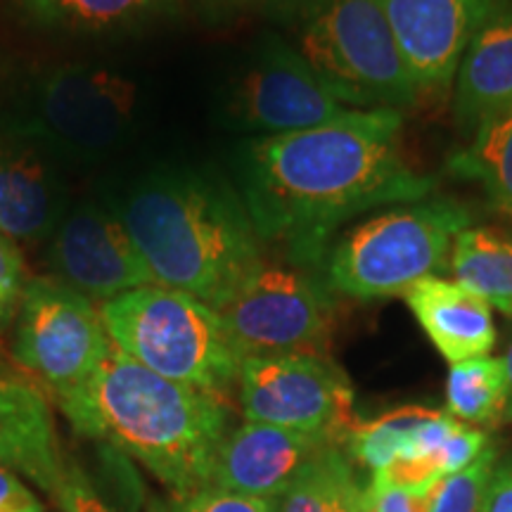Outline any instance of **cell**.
Listing matches in <instances>:
<instances>
[{
    "label": "cell",
    "mask_w": 512,
    "mask_h": 512,
    "mask_svg": "<svg viewBox=\"0 0 512 512\" xmlns=\"http://www.w3.org/2000/svg\"><path fill=\"white\" fill-rule=\"evenodd\" d=\"M361 512H377L375 505H373V498H370V494H368V486H366V498H363Z\"/></svg>",
    "instance_id": "cell-35"
},
{
    "label": "cell",
    "mask_w": 512,
    "mask_h": 512,
    "mask_svg": "<svg viewBox=\"0 0 512 512\" xmlns=\"http://www.w3.org/2000/svg\"><path fill=\"white\" fill-rule=\"evenodd\" d=\"M434 413L437 408L403 406L373 420L354 422L344 437V451L351 463L366 467L370 475H375L411 453L415 437Z\"/></svg>",
    "instance_id": "cell-25"
},
{
    "label": "cell",
    "mask_w": 512,
    "mask_h": 512,
    "mask_svg": "<svg viewBox=\"0 0 512 512\" xmlns=\"http://www.w3.org/2000/svg\"><path fill=\"white\" fill-rule=\"evenodd\" d=\"M448 259L456 283L512 318V238L496 228L467 226L453 240Z\"/></svg>",
    "instance_id": "cell-20"
},
{
    "label": "cell",
    "mask_w": 512,
    "mask_h": 512,
    "mask_svg": "<svg viewBox=\"0 0 512 512\" xmlns=\"http://www.w3.org/2000/svg\"><path fill=\"white\" fill-rule=\"evenodd\" d=\"M354 112L304 55L278 36H268L254 50L226 98L230 124L259 136L309 131Z\"/></svg>",
    "instance_id": "cell-11"
},
{
    "label": "cell",
    "mask_w": 512,
    "mask_h": 512,
    "mask_svg": "<svg viewBox=\"0 0 512 512\" xmlns=\"http://www.w3.org/2000/svg\"><path fill=\"white\" fill-rule=\"evenodd\" d=\"M294 17V48L349 107L399 112L418 100L380 0H309Z\"/></svg>",
    "instance_id": "cell-7"
},
{
    "label": "cell",
    "mask_w": 512,
    "mask_h": 512,
    "mask_svg": "<svg viewBox=\"0 0 512 512\" xmlns=\"http://www.w3.org/2000/svg\"><path fill=\"white\" fill-rule=\"evenodd\" d=\"M138 88L128 76L88 62L27 69L0 100V133L46 150L57 162L93 164L131 136Z\"/></svg>",
    "instance_id": "cell-4"
},
{
    "label": "cell",
    "mask_w": 512,
    "mask_h": 512,
    "mask_svg": "<svg viewBox=\"0 0 512 512\" xmlns=\"http://www.w3.org/2000/svg\"><path fill=\"white\" fill-rule=\"evenodd\" d=\"M150 512H275V503L207 486L190 494L155 498L150 503Z\"/></svg>",
    "instance_id": "cell-27"
},
{
    "label": "cell",
    "mask_w": 512,
    "mask_h": 512,
    "mask_svg": "<svg viewBox=\"0 0 512 512\" xmlns=\"http://www.w3.org/2000/svg\"><path fill=\"white\" fill-rule=\"evenodd\" d=\"M98 311L112 347L152 373L216 396L235 387L242 358L219 313L200 299L143 285Z\"/></svg>",
    "instance_id": "cell-5"
},
{
    "label": "cell",
    "mask_w": 512,
    "mask_h": 512,
    "mask_svg": "<svg viewBox=\"0 0 512 512\" xmlns=\"http://www.w3.org/2000/svg\"><path fill=\"white\" fill-rule=\"evenodd\" d=\"M482 512H512V460L496 463L486 486Z\"/></svg>",
    "instance_id": "cell-31"
},
{
    "label": "cell",
    "mask_w": 512,
    "mask_h": 512,
    "mask_svg": "<svg viewBox=\"0 0 512 512\" xmlns=\"http://www.w3.org/2000/svg\"><path fill=\"white\" fill-rule=\"evenodd\" d=\"M195 3L200 5L204 12H209V15L226 17V15H233V12H238V10L249 8V5L259 3V0H195Z\"/></svg>",
    "instance_id": "cell-32"
},
{
    "label": "cell",
    "mask_w": 512,
    "mask_h": 512,
    "mask_svg": "<svg viewBox=\"0 0 512 512\" xmlns=\"http://www.w3.org/2000/svg\"><path fill=\"white\" fill-rule=\"evenodd\" d=\"M401 124L396 110H358L309 131L247 140L235 164L238 192L261 242L302 266L318 264L344 221L425 200L434 183L403 159Z\"/></svg>",
    "instance_id": "cell-1"
},
{
    "label": "cell",
    "mask_w": 512,
    "mask_h": 512,
    "mask_svg": "<svg viewBox=\"0 0 512 512\" xmlns=\"http://www.w3.org/2000/svg\"><path fill=\"white\" fill-rule=\"evenodd\" d=\"M498 451L491 444L475 463L441 477L430 491V512H482L486 486L494 475Z\"/></svg>",
    "instance_id": "cell-26"
},
{
    "label": "cell",
    "mask_w": 512,
    "mask_h": 512,
    "mask_svg": "<svg viewBox=\"0 0 512 512\" xmlns=\"http://www.w3.org/2000/svg\"><path fill=\"white\" fill-rule=\"evenodd\" d=\"M64 463L48 399L0 361V465L55 496Z\"/></svg>",
    "instance_id": "cell-16"
},
{
    "label": "cell",
    "mask_w": 512,
    "mask_h": 512,
    "mask_svg": "<svg viewBox=\"0 0 512 512\" xmlns=\"http://www.w3.org/2000/svg\"><path fill=\"white\" fill-rule=\"evenodd\" d=\"M0 512H43V503L27 482L0 465Z\"/></svg>",
    "instance_id": "cell-30"
},
{
    "label": "cell",
    "mask_w": 512,
    "mask_h": 512,
    "mask_svg": "<svg viewBox=\"0 0 512 512\" xmlns=\"http://www.w3.org/2000/svg\"><path fill=\"white\" fill-rule=\"evenodd\" d=\"M110 204L152 285L190 294L211 309L266 259L240 192L209 171L159 166Z\"/></svg>",
    "instance_id": "cell-2"
},
{
    "label": "cell",
    "mask_w": 512,
    "mask_h": 512,
    "mask_svg": "<svg viewBox=\"0 0 512 512\" xmlns=\"http://www.w3.org/2000/svg\"><path fill=\"white\" fill-rule=\"evenodd\" d=\"M268 3H271L278 12H283V15H297L309 0H268Z\"/></svg>",
    "instance_id": "cell-33"
},
{
    "label": "cell",
    "mask_w": 512,
    "mask_h": 512,
    "mask_svg": "<svg viewBox=\"0 0 512 512\" xmlns=\"http://www.w3.org/2000/svg\"><path fill=\"white\" fill-rule=\"evenodd\" d=\"M430 491H406L370 479L368 494L377 512H430Z\"/></svg>",
    "instance_id": "cell-29"
},
{
    "label": "cell",
    "mask_w": 512,
    "mask_h": 512,
    "mask_svg": "<svg viewBox=\"0 0 512 512\" xmlns=\"http://www.w3.org/2000/svg\"><path fill=\"white\" fill-rule=\"evenodd\" d=\"M510 380L505 361L477 356L453 363L446 377V413L467 425H496L508 420Z\"/></svg>",
    "instance_id": "cell-24"
},
{
    "label": "cell",
    "mask_w": 512,
    "mask_h": 512,
    "mask_svg": "<svg viewBox=\"0 0 512 512\" xmlns=\"http://www.w3.org/2000/svg\"><path fill=\"white\" fill-rule=\"evenodd\" d=\"M235 389L242 415L249 422L330 434L342 444L354 425L351 384L325 356H247L240 361Z\"/></svg>",
    "instance_id": "cell-10"
},
{
    "label": "cell",
    "mask_w": 512,
    "mask_h": 512,
    "mask_svg": "<svg viewBox=\"0 0 512 512\" xmlns=\"http://www.w3.org/2000/svg\"><path fill=\"white\" fill-rule=\"evenodd\" d=\"M214 311L240 358L323 356L330 342V287L290 259L261 261Z\"/></svg>",
    "instance_id": "cell-8"
},
{
    "label": "cell",
    "mask_w": 512,
    "mask_h": 512,
    "mask_svg": "<svg viewBox=\"0 0 512 512\" xmlns=\"http://www.w3.org/2000/svg\"><path fill=\"white\" fill-rule=\"evenodd\" d=\"M408 309L448 363L489 356L496 344L491 306L456 280L430 275L403 294Z\"/></svg>",
    "instance_id": "cell-17"
},
{
    "label": "cell",
    "mask_w": 512,
    "mask_h": 512,
    "mask_svg": "<svg viewBox=\"0 0 512 512\" xmlns=\"http://www.w3.org/2000/svg\"><path fill=\"white\" fill-rule=\"evenodd\" d=\"M55 403L74 432L136 460L171 494L207 489L230 432L221 396L166 380L117 349Z\"/></svg>",
    "instance_id": "cell-3"
},
{
    "label": "cell",
    "mask_w": 512,
    "mask_h": 512,
    "mask_svg": "<svg viewBox=\"0 0 512 512\" xmlns=\"http://www.w3.org/2000/svg\"><path fill=\"white\" fill-rule=\"evenodd\" d=\"M467 226L470 209L444 197L382 211L330 249L325 285L361 302L403 297L408 287L446 266L453 240Z\"/></svg>",
    "instance_id": "cell-6"
},
{
    "label": "cell",
    "mask_w": 512,
    "mask_h": 512,
    "mask_svg": "<svg viewBox=\"0 0 512 512\" xmlns=\"http://www.w3.org/2000/svg\"><path fill=\"white\" fill-rule=\"evenodd\" d=\"M48 29L76 36L128 34L176 10V0H17Z\"/></svg>",
    "instance_id": "cell-19"
},
{
    "label": "cell",
    "mask_w": 512,
    "mask_h": 512,
    "mask_svg": "<svg viewBox=\"0 0 512 512\" xmlns=\"http://www.w3.org/2000/svg\"><path fill=\"white\" fill-rule=\"evenodd\" d=\"M72 202L57 159L0 133V235L15 245L53 238Z\"/></svg>",
    "instance_id": "cell-15"
},
{
    "label": "cell",
    "mask_w": 512,
    "mask_h": 512,
    "mask_svg": "<svg viewBox=\"0 0 512 512\" xmlns=\"http://www.w3.org/2000/svg\"><path fill=\"white\" fill-rule=\"evenodd\" d=\"M27 264L19 245L0 235V328L17 316L27 290Z\"/></svg>",
    "instance_id": "cell-28"
},
{
    "label": "cell",
    "mask_w": 512,
    "mask_h": 512,
    "mask_svg": "<svg viewBox=\"0 0 512 512\" xmlns=\"http://www.w3.org/2000/svg\"><path fill=\"white\" fill-rule=\"evenodd\" d=\"M112 339L91 299L31 278L17 311L15 361L57 399L76 392L112 356Z\"/></svg>",
    "instance_id": "cell-9"
},
{
    "label": "cell",
    "mask_w": 512,
    "mask_h": 512,
    "mask_svg": "<svg viewBox=\"0 0 512 512\" xmlns=\"http://www.w3.org/2000/svg\"><path fill=\"white\" fill-rule=\"evenodd\" d=\"M366 486L342 446L320 453L275 501V512H361Z\"/></svg>",
    "instance_id": "cell-23"
},
{
    "label": "cell",
    "mask_w": 512,
    "mask_h": 512,
    "mask_svg": "<svg viewBox=\"0 0 512 512\" xmlns=\"http://www.w3.org/2000/svg\"><path fill=\"white\" fill-rule=\"evenodd\" d=\"M46 259L57 283L93 304H105L128 290L152 285L136 242L110 202L72 204L48 240Z\"/></svg>",
    "instance_id": "cell-12"
},
{
    "label": "cell",
    "mask_w": 512,
    "mask_h": 512,
    "mask_svg": "<svg viewBox=\"0 0 512 512\" xmlns=\"http://www.w3.org/2000/svg\"><path fill=\"white\" fill-rule=\"evenodd\" d=\"M403 60L422 91L456 79L460 60L498 0H380Z\"/></svg>",
    "instance_id": "cell-13"
},
{
    "label": "cell",
    "mask_w": 512,
    "mask_h": 512,
    "mask_svg": "<svg viewBox=\"0 0 512 512\" xmlns=\"http://www.w3.org/2000/svg\"><path fill=\"white\" fill-rule=\"evenodd\" d=\"M448 169L482 185L489 200L512 216V102L479 121L470 147L448 159Z\"/></svg>",
    "instance_id": "cell-22"
},
{
    "label": "cell",
    "mask_w": 512,
    "mask_h": 512,
    "mask_svg": "<svg viewBox=\"0 0 512 512\" xmlns=\"http://www.w3.org/2000/svg\"><path fill=\"white\" fill-rule=\"evenodd\" d=\"M330 446L344 444L330 434L294 432L245 420L223 439L209 486L275 503Z\"/></svg>",
    "instance_id": "cell-14"
},
{
    "label": "cell",
    "mask_w": 512,
    "mask_h": 512,
    "mask_svg": "<svg viewBox=\"0 0 512 512\" xmlns=\"http://www.w3.org/2000/svg\"><path fill=\"white\" fill-rule=\"evenodd\" d=\"M503 361H505V370H508V380H510V394H512V342H510L508 351H505ZM510 418H512V396H510V411H508V420H510Z\"/></svg>",
    "instance_id": "cell-34"
},
{
    "label": "cell",
    "mask_w": 512,
    "mask_h": 512,
    "mask_svg": "<svg viewBox=\"0 0 512 512\" xmlns=\"http://www.w3.org/2000/svg\"><path fill=\"white\" fill-rule=\"evenodd\" d=\"M512 102V0H498L467 46L456 74V117L477 126Z\"/></svg>",
    "instance_id": "cell-18"
},
{
    "label": "cell",
    "mask_w": 512,
    "mask_h": 512,
    "mask_svg": "<svg viewBox=\"0 0 512 512\" xmlns=\"http://www.w3.org/2000/svg\"><path fill=\"white\" fill-rule=\"evenodd\" d=\"M138 496L128 458L100 446L98 467H86L76 460L64 463L62 482L53 498L60 512H136Z\"/></svg>",
    "instance_id": "cell-21"
}]
</instances>
